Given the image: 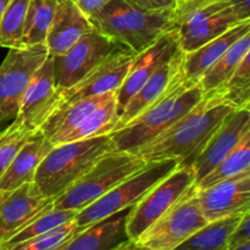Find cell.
<instances>
[{
  "instance_id": "cell-1",
  "label": "cell",
  "mask_w": 250,
  "mask_h": 250,
  "mask_svg": "<svg viewBox=\"0 0 250 250\" xmlns=\"http://www.w3.org/2000/svg\"><path fill=\"white\" fill-rule=\"evenodd\" d=\"M236 110L212 93H207L180 121L136 154L146 163L177 159L178 167L192 166L212 133Z\"/></svg>"
},
{
  "instance_id": "cell-2",
  "label": "cell",
  "mask_w": 250,
  "mask_h": 250,
  "mask_svg": "<svg viewBox=\"0 0 250 250\" xmlns=\"http://www.w3.org/2000/svg\"><path fill=\"white\" fill-rule=\"evenodd\" d=\"M204 98L199 83L186 80L183 70L168 89L139 116L111 132L115 150L137 153L165 133Z\"/></svg>"
},
{
  "instance_id": "cell-3",
  "label": "cell",
  "mask_w": 250,
  "mask_h": 250,
  "mask_svg": "<svg viewBox=\"0 0 250 250\" xmlns=\"http://www.w3.org/2000/svg\"><path fill=\"white\" fill-rule=\"evenodd\" d=\"M173 17V14L146 12L125 0H112L89 20L98 32L138 55L175 29Z\"/></svg>"
},
{
  "instance_id": "cell-4",
  "label": "cell",
  "mask_w": 250,
  "mask_h": 250,
  "mask_svg": "<svg viewBox=\"0 0 250 250\" xmlns=\"http://www.w3.org/2000/svg\"><path fill=\"white\" fill-rule=\"evenodd\" d=\"M112 150L115 148L110 133L54 146L38 166L32 182L39 194L55 199L98 159Z\"/></svg>"
},
{
  "instance_id": "cell-5",
  "label": "cell",
  "mask_w": 250,
  "mask_h": 250,
  "mask_svg": "<svg viewBox=\"0 0 250 250\" xmlns=\"http://www.w3.org/2000/svg\"><path fill=\"white\" fill-rule=\"evenodd\" d=\"M138 154L112 150L98 159L71 187L54 199L53 208L81 211L132 175L146 167Z\"/></svg>"
},
{
  "instance_id": "cell-6",
  "label": "cell",
  "mask_w": 250,
  "mask_h": 250,
  "mask_svg": "<svg viewBox=\"0 0 250 250\" xmlns=\"http://www.w3.org/2000/svg\"><path fill=\"white\" fill-rule=\"evenodd\" d=\"M178 166L180 161L177 159H165L148 163L141 171L132 175L102 198L78 211L75 217L77 232L121 210L134 207L155 186L171 175Z\"/></svg>"
},
{
  "instance_id": "cell-7",
  "label": "cell",
  "mask_w": 250,
  "mask_h": 250,
  "mask_svg": "<svg viewBox=\"0 0 250 250\" xmlns=\"http://www.w3.org/2000/svg\"><path fill=\"white\" fill-rule=\"evenodd\" d=\"M173 23L180 49L187 54L241 22L237 20L229 0H212L202 4L182 2L173 17Z\"/></svg>"
},
{
  "instance_id": "cell-8",
  "label": "cell",
  "mask_w": 250,
  "mask_h": 250,
  "mask_svg": "<svg viewBox=\"0 0 250 250\" xmlns=\"http://www.w3.org/2000/svg\"><path fill=\"white\" fill-rule=\"evenodd\" d=\"M195 183V172L192 166L177 167L165 180L153 188L141 202L131 208L126 222L129 241L137 239L165 212L175 207Z\"/></svg>"
},
{
  "instance_id": "cell-9",
  "label": "cell",
  "mask_w": 250,
  "mask_h": 250,
  "mask_svg": "<svg viewBox=\"0 0 250 250\" xmlns=\"http://www.w3.org/2000/svg\"><path fill=\"white\" fill-rule=\"evenodd\" d=\"M48 56L45 44L9 49L0 65V126L17 116L27 85Z\"/></svg>"
},
{
  "instance_id": "cell-10",
  "label": "cell",
  "mask_w": 250,
  "mask_h": 250,
  "mask_svg": "<svg viewBox=\"0 0 250 250\" xmlns=\"http://www.w3.org/2000/svg\"><path fill=\"white\" fill-rule=\"evenodd\" d=\"M195 187L154 222L136 244L149 250H172L208 224L197 199Z\"/></svg>"
},
{
  "instance_id": "cell-11",
  "label": "cell",
  "mask_w": 250,
  "mask_h": 250,
  "mask_svg": "<svg viewBox=\"0 0 250 250\" xmlns=\"http://www.w3.org/2000/svg\"><path fill=\"white\" fill-rule=\"evenodd\" d=\"M124 49V46L119 45L94 28L63 54L51 56L54 82L58 94L80 82L111 54Z\"/></svg>"
},
{
  "instance_id": "cell-12",
  "label": "cell",
  "mask_w": 250,
  "mask_h": 250,
  "mask_svg": "<svg viewBox=\"0 0 250 250\" xmlns=\"http://www.w3.org/2000/svg\"><path fill=\"white\" fill-rule=\"evenodd\" d=\"M134 58L136 54L126 49L111 54L80 82L59 93L56 109L85 98L116 92L126 78Z\"/></svg>"
},
{
  "instance_id": "cell-13",
  "label": "cell",
  "mask_w": 250,
  "mask_h": 250,
  "mask_svg": "<svg viewBox=\"0 0 250 250\" xmlns=\"http://www.w3.org/2000/svg\"><path fill=\"white\" fill-rule=\"evenodd\" d=\"M53 198L39 194L33 182L14 190L0 189V247L38 215L53 208Z\"/></svg>"
},
{
  "instance_id": "cell-14",
  "label": "cell",
  "mask_w": 250,
  "mask_h": 250,
  "mask_svg": "<svg viewBox=\"0 0 250 250\" xmlns=\"http://www.w3.org/2000/svg\"><path fill=\"white\" fill-rule=\"evenodd\" d=\"M195 199L208 222L250 211V171L204 188Z\"/></svg>"
},
{
  "instance_id": "cell-15",
  "label": "cell",
  "mask_w": 250,
  "mask_h": 250,
  "mask_svg": "<svg viewBox=\"0 0 250 250\" xmlns=\"http://www.w3.org/2000/svg\"><path fill=\"white\" fill-rule=\"evenodd\" d=\"M58 97L54 82L53 59L48 56L27 85L14 121L28 131H39L58 106Z\"/></svg>"
},
{
  "instance_id": "cell-16",
  "label": "cell",
  "mask_w": 250,
  "mask_h": 250,
  "mask_svg": "<svg viewBox=\"0 0 250 250\" xmlns=\"http://www.w3.org/2000/svg\"><path fill=\"white\" fill-rule=\"evenodd\" d=\"M178 49L180 45L177 32L176 29H172L163 34L153 45L136 55L126 78L119 89L115 92V102L119 117L131 98L146 84V81L163 63L170 60L177 53Z\"/></svg>"
},
{
  "instance_id": "cell-17",
  "label": "cell",
  "mask_w": 250,
  "mask_h": 250,
  "mask_svg": "<svg viewBox=\"0 0 250 250\" xmlns=\"http://www.w3.org/2000/svg\"><path fill=\"white\" fill-rule=\"evenodd\" d=\"M250 132V109H238L229 114L197 156L192 167L195 182L211 172Z\"/></svg>"
},
{
  "instance_id": "cell-18",
  "label": "cell",
  "mask_w": 250,
  "mask_h": 250,
  "mask_svg": "<svg viewBox=\"0 0 250 250\" xmlns=\"http://www.w3.org/2000/svg\"><path fill=\"white\" fill-rule=\"evenodd\" d=\"M93 29L89 17L81 11L73 0H58L45 39L49 56L63 54Z\"/></svg>"
},
{
  "instance_id": "cell-19",
  "label": "cell",
  "mask_w": 250,
  "mask_h": 250,
  "mask_svg": "<svg viewBox=\"0 0 250 250\" xmlns=\"http://www.w3.org/2000/svg\"><path fill=\"white\" fill-rule=\"evenodd\" d=\"M131 208L121 210L78 231L63 244L61 250H115L129 241L126 222Z\"/></svg>"
},
{
  "instance_id": "cell-20",
  "label": "cell",
  "mask_w": 250,
  "mask_h": 250,
  "mask_svg": "<svg viewBox=\"0 0 250 250\" xmlns=\"http://www.w3.org/2000/svg\"><path fill=\"white\" fill-rule=\"evenodd\" d=\"M183 61H185V53L181 49H178L177 53L170 60L163 63L154 72V75L146 81V84L127 103L124 111L120 115L119 121H117L114 131L121 128L129 121L139 116L144 110L148 109L153 103H155L168 89L176 76L183 70Z\"/></svg>"
},
{
  "instance_id": "cell-21",
  "label": "cell",
  "mask_w": 250,
  "mask_h": 250,
  "mask_svg": "<svg viewBox=\"0 0 250 250\" xmlns=\"http://www.w3.org/2000/svg\"><path fill=\"white\" fill-rule=\"evenodd\" d=\"M53 146L49 139L37 131L20 149L7 170L0 177V189L14 190L24 183L32 182L37 168Z\"/></svg>"
},
{
  "instance_id": "cell-22",
  "label": "cell",
  "mask_w": 250,
  "mask_h": 250,
  "mask_svg": "<svg viewBox=\"0 0 250 250\" xmlns=\"http://www.w3.org/2000/svg\"><path fill=\"white\" fill-rule=\"evenodd\" d=\"M114 93L115 92L85 98V99L77 100L65 106L59 107L42 125L39 132L46 139H49L53 146H58L66 134L75 129L85 117L89 116Z\"/></svg>"
},
{
  "instance_id": "cell-23",
  "label": "cell",
  "mask_w": 250,
  "mask_h": 250,
  "mask_svg": "<svg viewBox=\"0 0 250 250\" xmlns=\"http://www.w3.org/2000/svg\"><path fill=\"white\" fill-rule=\"evenodd\" d=\"M247 33H250V21L241 22L217 38L212 39L209 43L195 49L194 51L185 54L183 73H185L186 80L198 82L200 76L215 61L219 60L234 42L238 41Z\"/></svg>"
},
{
  "instance_id": "cell-24",
  "label": "cell",
  "mask_w": 250,
  "mask_h": 250,
  "mask_svg": "<svg viewBox=\"0 0 250 250\" xmlns=\"http://www.w3.org/2000/svg\"><path fill=\"white\" fill-rule=\"evenodd\" d=\"M250 50V33L244 34L242 38L234 42L226 53L215 61L198 80L200 88L207 93L212 92V90L217 89V88L222 87L234 72L237 66L241 63L244 56L249 54Z\"/></svg>"
},
{
  "instance_id": "cell-25",
  "label": "cell",
  "mask_w": 250,
  "mask_h": 250,
  "mask_svg": "<svg viewBox=\"0 0 250 250\" xmlns=\"http://www.w3.org/2000/svg\"><path fill=\"white\" fill-rule=\"evenodd\" d=\"M244 214L208 222L172 250H229L227 246L229 236Z\"/></svg>"
},
{
  "instance_id": "cell-26",
  "label": "cell",
  "mask_w": 250,
  "mask_h": 250,
  "mask_svg": "<svg viewBox=\"0 0 250 250\" xmlns=\"http://www.w3.org/2000/svg\"><path fill=\"white\" fill-rule=\"evenodd\" d=\"M117 121H119V115H117L114 93L98 109H95L89 116L85 117L75 129L66 134L59 144L82 141V139L111 133L116 127Z\"/></svg>"
},
{
  "instance_id": "cell-27",
  "label": "cell",
  "mask_w": 250,
  "mask_h": 250,
  "mask_svg": "<svg viewBox=\"0 0 250 250\" xmlns=\"http://www.w3.org/2000/svg\"><path fill=\"white\" fill-rule=\"evenodd\" d=\"M250 171V132L239 142L238 146L204 178L194 183L197 189H204L221 181Z\"/></svg>"
},
{
  "instance_id": "cell-28",
  "label": "cell",
  "mask_w": 250,
  "mask_h": 250,
  "mask_svg": "<svg viewBox=\"0 0 250 250\" xmlns=\"http://www.w3.org/2000/svg\"><path fill=\"white\" fill-rule=\"evenodd\" d=\"M56 4L58 0H31L22 36L24 46L45 44Z\"/></svg>"
},
{
  "instance_id": "cell-29",
  "label": "cell",
  "mask_w": 250,
  "mask_h": 250,
  "mask_svg": "<svg viewBox=\"0 0 250 250\" xmlns=\"http://www.w3.org/2000/svg\"><path fill=\"white\" fill-rule=\"evenodd\" d=\"M250 54H247L231 77L222 87L212 90L214 95L236 109H249L250 105Z\"/></svg>"
},
{
  "instance_id": "cell-30",
  "label": "cell",
  "mask_w": 250,
  "mask_h": 250,
  "mask_svg": "<svg viewBox=\"0 0 250 250\" xmlns=\"http://www.w3.org/2000/svg\"><path fill=\"white\" fill-rule=\"evenodd\" d=\"M31 0H11L0 20V46L7 49L23 48L24 22Z\"/></svg>"
},
{
  "instance_id": "cell-31",
  "label": "cell",
  "mask_w": 250,
  "mask_h": 250,
  "mask_svg": "<svg viewBox=\"0 0 250 250\" xmlns=\"http://www.w3.org/2000/svg\"><path fill=\"white\" fill-rule=\"evenodd\" d=\"M78 211H75V210H61L51 208V209L38 215L36 219L32 220L29 224H27L22 229H20L14 237H11L1 247L12 246V244L20 243V242L27 241V239L46 233V232L51 231V229H56V227L61 226L66 222L75 220Z\"/></svg>"
},
{
  "instance_id": "cell-32",
  "label": "cell",
  "mask_w": 250,
  "mask_h": 250,
  "mask_svg": "<svg viewBox=\"0 0 250 250\" xmlns=\"http://www.w3.org/2000/svg\"><path fill=\"white\" fill-rule=\"evenodd\" d=\"M76 232H77V226H76L75 220H72L34 238L20 242L12 246L0 247V250H61L63 244Z\"/></svg>"
},
{
  "instance_id": "cell-33",
  "label": "cell",
  "mask_w": 250,
  "mask_h": 250,
  "mask_svg": "<svg viewBox=\"0 0 250 250\" xmlns=\"http://www.w3.org/2000/svg\"><path fill=\"white\" fill-rule=\"evenodd\" d=\"M36 132L28 131L15 121L0 132V177L7 170L20 149Z\"/></svg>"
},
{
  "instance_id": "cell-34",
  "label": "cell",
  "mask_w": 250,
  "mask_h": 250,
  "mask_svg": "<svg viewBox=\"0 0 250 250\" xmlns=\"http://www.w3.org/2000/svg\"><path fill=\"white\" fill-rule=\"evenodd\" d=\"M132 6L146 12H166L173 14L177 12L183 0H125Z\"/></svg>"
},
{
  "instance_id": "cell-35",
  "label": "cell",
  "mask_w": 250,
  "mask_h": 250,
  "mask_svg": "<svg viewBox=\"0 0 250 250\" xmlns=\"http://www.w3.org/2000/svg\"><path fill=\"white\" fill-rule=\"evenodd\" d=\"M247 243H250V211L243 215L241 221L233 229L229 238L227 249H236Z\"/></svg>"
},
{
  "instance_id": "cell-36",
  "label": "cell",
  "mask_w": 250,
  "mask_h": 250,
  "mask_svg": "<svg viewBox=\"0 0 250 250\" xmlns=\"http://www.w3.org/2000/svg\"><path fill=\"white\" fill-rule=\"evenodd\" d=\"M73 1L76 2V5L80 7V10L85 16L90 17L95 12H98L103 7L106 6L112 0H73Z\"/></svg>"
},
{
  "instance_id": "cell-37",
  "label": "cell",
  "mask_w": 250,
  "mask_h": 250,
  "mask_svg": "<svg viewBox=\"0 0 250 250\" xmlns=\"http://www.w3.org/2000/svg\"><path fill=\"white\" fill-rule=\"evenodd\" d=\"M229 5L239 22L250 21V0H229Z\"/></svg>"
},
{
  "instance_id": "cell-38",
  "label": "cell",
  "mask_w": 250,
  "mask_h": 250,
  "mask_svg": "<svg viewBox=\"0 0 250 250\" xmlns=\"http://www.w3.org/2000/svg\"><path fill=\"white\" fill-rule=\"evenodd\" d=\"M134 247H136V243L132 241H127L126 243L121 244V246L119 247V248H116L115 250H133Z\"/></svg>"
},
{
  "instance_id": "cell-39",
  "label": "cell",
  "mask_w": 250,
  "mask_h": 250,
  "mask_svg": "<svg viewBox=\"0 0 250 250\" xmlns=\"http://www.w3.org/2000/svg\"><path fill=\"white\" fill-rule=\"evenodd\" d=\"M10 1H11V0H0V20H1L2 15H4L5 10H6Z\"/></svg>"
},
{
  "instance_id": "cell-40",
  "label": "cell",
  "mask_w": 250,
  "mask_h": 250,
  "mask_svg": "<svg viewBox=\"0 0 250 250\" xmlns=\"http://www.w3.org/2000/svg\"><path fill=\"white\" fill-rule=\"evenodd\" d=\"M208 1H212V0H183V2H187V4H202V2Z\"/></svg>"
},
{
  "instance_id": "cell-41",
  "label": "cell",
  "mask_w": 250,
  "mask_h": 250,
  "mask_svg": "<svg viewBox=\"0 0 250 250\" xmlns=\"http://www.w3.org/2000/svg\"><path fill=\"white\" fill-rule=\"evenodd\" d=\"M232 250H250V243L243 244V246L238 247V248H236V249H232Z\"/></svg>"
},
{
  "instance_id": "cell-42",
  "label": "cell",
  "mask_w": 250,
  "mask_h": 250,
  "mask_svg": "<svg viewBox=\"0 0 250 250\" xmlns=\"http://www.w3.org/2000/svg\"><path fill=\"white\" fill-rule=\"evenodd\" d=\"M133 250H149V249H146V248H143V247H139L136 244V247H134Z\"/></svg>"
}]
</instances>
